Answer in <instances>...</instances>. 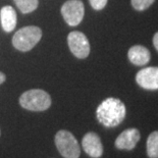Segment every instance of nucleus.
<instances>
[{"instance_id":"1","label":"nucleus","mask_w":158,"mask_h":158,"mask_svg":"<svg viewBox=\"0 0 158 158\" xmlns=\"http://www.w3.org/2000/svg\"><path fill=\"white\" fill-rule=\"evenodd\" d=\"M126 112V105L122 100L110 97L102 101L97 107L96 116L98 122L104 127H114L123 122Z\"/></svg>"},{"instance_id":"2","label":"nucleus","mask_w":158,"mask_h":158,"mask_svg":"<svg viewBox=\"0 0 158 158\" xmlns=\"http://www.w3.org/2000/svg\"><path fill=\"white\" fill-rule=\"evenodd\" d=\"M19 104L23 108L31 111H44L51 105V97L41 89L26 91L19 97Z\"/></svg>"},{"instance_id":"3","label":"nucleus","mask_w":158,"mask_h":158,"mask_svg":"<svg viewBox=\"0 0 158 158\" xmlns=\"http://www.w3.org/2000/svg\"><path fill=\"white\" fill-rule=\"evenodd\" d=\"M42 38V31L39 27L28 26L15 32L12 38V45L19 51L26 52L34 48Z\"/></svg>"},{"instance_id":"4","label":"nucleus","mask_w":158,"mask_h":158,"mask_svg":"<svg viewBox=\"0 0 158 158\" xmlns=\"http://www.w3.org/2000/svg\"><path fill=\"white\" fill-rule=\"evenodd\" d=\"M54 142L58 152L64 158H79L81 148L78 140L72 133L65 130H60L56 133Z\"/></svg>"},{"instance_id":"5","label":"nucleus","mask_w":158,"mask_h":158,"mask_svg":"<svg viewBox=\"0 0 158 158\" xmlns=\"http://www.w3.org/2000/svg\"><path fill=\"white\" fill-rule=\"evenodd\" d=\"M61 15L69 26L76 27L83 21L85 7L81 0H69L61 7Z\"/></svg>"},{"instance_id":"6","label":"nucleus","mask_w":158,"mask_h":158,"mask_svg":"<svg viewBox=\"0 0 158 158\" xmlns=\"http://www.w3.org/2000/svg\"><path fill=\"white\" fill-rule=\"evenodd\" d=\"M68 43L70 52L78 58H86L90 53V43L85 34L73 31L68 36Z\"/></svg>"},{"instance_id":"7","label":"nucleus","mask_w":158,"mask_h":158,"mask_svg":"<svg viewBox=\"0 0 158 158\" xmlns=\"http://www.w3.org/2000/svg\"><path fill=\"white\" fill-rule=\"evenodd\" d=\"M138 85L146 90H158V68L150 66L141 69L136 76Z\"/></svg>"},{"instance_id":"8","label":"nucleus","mask_w":158,"mask_h":158,"mask_svg":"<svg viewBox=\"0 0 158 158\" xmlns=\"http://www.w3.org/2000/svg\"><path fill=\"white\" fill-rule=\"evenodd\" d=\"M82 146L84 151L92 158H100L102 156L103 145L96 133H87L82 140Z\"/></svg>"},{"instance_id":"9","label":"nucleus","mask_w":158,"mask_h":158,"mask_svg":"<svg viewBox=\"0 0 158 158\" xmlns=\"http://www.w3.org/2000/svg\"><path fill=\"white\" fill-rule=\"evenodd\" d=\"M140 132L137 129H127L116 138L114 145L119 150H133L140 141Z\"/></svg>"},{"instance_id":"10","label":"nucleus","mask_w":158,"mask_h":158,"mask_svg":"<svg viewBox=\"0 0 158 158\" xmlns=\"http://www.w3.org/2000/svg\"><path fill=\"white\" fill-rule=\"evenodd\" d=\"M127 56L130 61L135 65H145L150 61V51L146 47L141 45L131 47Z\"/></svg>"},{"instance_id":"11","label":"nucleus","mask_w":158,"mask_h":158,"mask_svg":"<svg viewBox=\"0 0 158 158\" xmlns=\"http://www.w3.org/2000/svg\"><path fill=\"white\" fill-rule=\"evenodd\" d=\"M0 21L2 29L5 32L10 33L15 29L16 26V12L12 6H3L0 10Z\"/></svg>"},{"instance_id":"12","label":"nucleus","mask_w":158,"mask_h":158,"mask_svg":"<svg viewBox=\"0 0 158 158\" xmlns=\"http://www.w3.org/2000/svg\"><path fill=\"white\" fill-rule=\"evenodd\" d=\"M146 145L147 155L150 158H158V131L150 134Z\"/></svg>"},{"instance_id":"13","label":"nucleus","mask_w":158,"mask_h":158,"mask_svg":"<svg viewBox=\"0 0 158 158\" xmlns=\"http://www.w3.org/2000/svg\"><path fill=\"white\" fill-rule=\"evenodd\" d=\"M16 6L23 13H30L38 7V0H13Z\"/></svg>"},{"instance_id":"14","label":"nucleus","mask_w":158,"mask_h":158,"mask_svg":"<svg viewBox=\"0 0 158 158\" xmlns=\"http://www.w3.org/2000/svg\"><path fill=\"white\" fill-rule=\"evenodd\" d=\"M154 1L155 0H131V3H132L133 7L136 10L142 11L147 9L148 7H150L154 3Z\"/></svg>"},{"instance_id":"15","label":"nucleus","mask_w":158,"mask_h":158,"mask_svg":"<svg viewBox=\"0 0 158 158\" xmlns=\"http://www.w3.org/2000/svg\"><path fill=\"white\" fill-rule=\"evenodd\" d=\"M91 6L95 9V10H101L107 4L108 0H89Z\"/></svg>"},{"instance_id":"16","label":"nucleus","mask_w":158,"mask_h":158,"mask_svg":"<svg viewBox=\"0 0 158 158\" xmlns=\"http://www.w3.org/2000/svg\"><path fill=\"white\" fill-rule=\"evenodd\" d=\"M153 45H154V47H155L156 50L158 51V32L153 37Z\"/></svg>"},{"instance_id":"17","label":"nucleus","mask_w":158,"mask_h":158,"mask_svg":"<svg viewBox=\"0 0 158 158\" xmlns=\"http://www.w3.org/2000/svg\"><path fill=\"white\" fill-rule=\"evenodd\" d=\"M5 80H6L5 75H4L3 73L0 72V85H1L2 83H4V82H5Z\"/></svg>"},{"instance_id":"18","label":"nucleus","mask_w":158,"mask_h":158,"mask_svg":"<svg viewBox=\"0 0 158 158\" xmlns=\"http://www.w3.org/2000/svg\"><path fill=\"white\" fill-rule=\"evenodd\" d=\"M0 136H1V132H0Z\"/></svg>"}]
</instances>
